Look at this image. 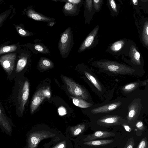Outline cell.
<instances>
[{
	"instance_id": "obj_1",
	"label": "cell",
	"mask_w": 148,
	"mask_h": 148,
	"mask_svg": "<svg viewBox=\"0 0 148 148\" xmlns=\"http://www.w3.org/2000/svg\"><path fill=\"white\" fill-rule=\"evenodd\" d=\"M93 64L99 68L116 74H132L134 70L117 62L106 60L96 61Z\"/></svg>"
},
{
	"instance_id": "obj_2",
	"label": "cell",
	"mask_w": 148,
	"mask_h": 148,
	"mask_svg": "<svg viewBox=\"0 0 148 148\" xmlns=\"http://www.w3.org/2000/svg\"><path fill=\"white\" fill-rule=\"evenodd\" d=\"M73 31L71 28H67L61 34L58 47L62 57L64 58L69 55L73 45Z\"/></svg>"
},
{
	"instance_id": "obj_3",
	"label": "cell",
	"mask_w": 148,
	"mask_h": 148,
	"mask_svg": "<svg viewBox=\"0 0 148 148\" xmlns=\"http://www.w3.org/2000/svg\"><path fill=\"white\" fill-rule=\"evenodd\" d=\"M76 147L80 148H112L114 143V138L88 141L75 140Z\"/></svg>"
},
{
	"instance_id": "obj_4",
	"label": "cell",
	"mask_w": 148,
	"mask_h": 148,
	"mask_svg": "<svg viewBox=\"0 0 148 148\" xmlns=\"http://www.w3.org/2000/svg\"><path fill=\"white\" fill-rule=\"evenodd\" d=\"M63 79L71 94L83 99L87 100L88 99V96L87 92L80 85L67 77L63 76Z\"/></svg>"
},
{
	"instance_id": "obj_5",
	"label": "cell",
	"mask_w": 148,
	"mask_h": 148,
	"mask_svg": "<svg viewBox=\"0 0 148 148\" xmlns=\"http://www.w3.org/2000/svg\"><path fill=\"white\" fill-rule=\"evenodd\" d=\"M51 96L49 87H43L38 89L32 98L30 107L31 114H33L34 113L45 99H49Z\"/></svg>"
},
{
	"instance_id": "obj_6",
	"label": "cell",
	"mask_w": 148,
	"mask_h": 148,
	"mask_svg": "<svg viewBox=\"0 0 148 148\" xmlns=\"http://www.w3.org/2000/svg\"><path fill=\"white\" fill-rule=\"evenodd\" d=\"M99 26L97 25L90 32L84 40L77 51L80 53L85 50L91 49L98 43V32Z\"/></svg>"
},
{
	"instance_id": "obj_7",
	"label": "cell",
	"mask_w": 148,
	"mask_h": 148,
	"mask_svg": "<svg viewBox=\"0 0 148 148\" xmlns=\"http://www.w3.org/2000/svg\"><path fill=\"white\" fill-rule=\"evenodd\" d=\"M116 134L112 131L98 130L91 134H82L77 137L75 140L88 141L95 140L114 138Z\"/></svg>"
},
{
	"instance_id": "obj_8",
	"label": "cell",
	"mask_w": 148,
	"mask_h": 148,
	"mask_svg": "<svg viewBox=\"0 0 148 148\" xmlns=\"http://www.w3.org/2000/svg\"><path fill=\"white\" fill-rule=\"evenodd\" d=\"M54 134L42 130L33 132L29 136L27 140L28 148H36L38 144L42 140L53 137Z\"/></svg>"
},
{
	"instance_id": "obj_9",
	"label": "cell",
	"mask_w": 148,
	"mask_h": 148,
	"mask_svg": "<svg viewBox=\"0 0 148 148\" xmlns=\"http://www.w3.org/2000/svg\"><path fill=\"white\" fill-rule=\"evenodd\" d=\"M16 57L15 53H8L1 56L0 62L4 70L10 75L13 70Z\"/></svg>"
},
{
	"instance_id": "obj_10",
	"label": "cell",
	"mask_w": 148,
	"mask_h": 148,
	"mask_svg": "<svg viewBox=\"0 0 148 148\" xmlns=\"http://www.w3.org/2000/svg\"><path fill=\"white\" fill-rule=\"evenodd\" d=\"M120 117L111 116L99 119L97 121V124L101 127H108L120 124Z\"/></svg>"
},
{
	"instance_id": "obj_11",
	"label": "cell",
	"mask_w": 148,
	"mask_h": 148,
	"mask_svg": "<svg viewBox=\"0 0 148 148\" xmlns=\"http://www.w3.org/2000/svg\"><path fill=\"white\" fill-rule=\"evenodd\" d=\"M29 90V83L28 82L27 80L24 82L19 96L20 108L22 112L24 111L25 105L28 99Z\"/></svg>"
},
{
	"instance_id": "obj_12",
	"label": "cell",
	"mask_w": 148,
	"mask_h": 148,
	"mask_svg": "<svg viewBox=\"0 0 148 148\" xmlns=\"http://www.w3.org/2000/svg\"><path fill=\"white\" fill-rule=\"evenodd\" d=\"M84 16L85 24H89L92 20L95 11L93 6V0L85 1Z\"/></svg>"
},
{
	"instance_id": "obj_13",
	"label": "cell",
	"mask_w": 148,
	"mask_h": 148,
	"mask_svg": "<svg viewBox=\"0 0 148 148\" xmlns=\"http://www.w3.org/2000/svg\"><path fill=\"white\" fill-rule=\"evenodd\" d=\"M81 7L69 3H66L63 8V12L66 16H75L77 15Z\"/></svg>"
},
{
	"instance_id": "obj_14",
	"label": "cell",
	"mask_w": 148,
	"mask_h": 148,
	"mask_svg": "<svg viewBox=\"0 0 148 148\" xmlns=\"http://www.w3.org/2000/svg\"><path fill=\"white\" fill-rule=\"evenodd\" d=\"M121 103L118 101L109 103L92 109L91 112L93 114L105 113L114 110L119 106Z\"/></svg>"
},
{
	"instance_id": "obj_15",
	"label": "cell",
	"mask_w": 148,
	"mask_h": 148,
	"mask_svg": "<svg viewBox=\"0 0 148 148\" xmlns=\"http://www.w3.org/2000/svg\"><path fill=\"white\" fill-rule=\"evenodd\" d=\"M26 14L29 17L37 21L49 22H51L53 20V18L48 17L36 12L32 9L28 10Z\"/></svg>"
},
{
	"instance_id": "obj_16",
	"label": "cell",
	"mask_w": 148,
	"mask_h": 148,
	"mask_svg": "<svg viewBox=\"0 0 148 148\" xmlns=\"http://www.w3.org/2000/svg\"><path fill=\"white\" fill-rule=\"evenodd\" d=\"M86 126L85 124H79L70 128L71 136L72 138L79 136L80 135L82 134L86 130Z\"/></svg>"
},
{
	"instance_id": "obj_17",
	"label": "cell",
	"mask_w": 148,
	"mask_h": 148,
	"mask_svg": "<svg viewBox=\"0 0 148 148\" xmlns=\"http://www.w3.org/2000/svg\"><path fill=\"white\" fill-rule=\"evenodd\" d=\"M138 107V104L136 103H133L130 106L127 116V119L129 122L135 119L137 112Z\"/></svg>"
},
{
	"instance_id": "obj_18",
	"label": "cell",
	"mask_w": 148,
	"mask_h": 148,
	"mask_svg": "<svg viewBox=\"0 0 148 148\" xmlns=\"http://www.w3.org/2000/svg\"><path fill=\"white\" fill-rule=\"evenodd\" d=\"M38 66L42 69L47 70L53 67V63L49 59L45 58H41L39 62Z\"/></svg>"
},
{
	"instance_id": "obj_19",
	"label": "cell",
	"mask_w": 148,
	"mask_h": 148,
	"mask_svg": "<svg viewBox=\"0 0 148 148\" xmlns=\"http://www.w3.org/2000/svg\"><path fill=\"white\" fill-rule=\"evenodd\" d=\"M73 103L76 106L82 108H88L92 106V104L88 103L83 99L75 97L72 99Z\"/></svg>"
},
{
	"instance_id": "obj_20",
	"label": "cell",
	"mask_w": 148,
	"mask_h": 148,
	"mask_svg": "<svg viewBox=\"0 0 148 148\" xmlns=\"http://www.w3.org/2000/svg\"><path fill=\"white\" fill-rule=\"evenodd\" d=\"M84 73L87 78L93 84L98 90L101 91L102 90L101 86L96 79L87 72L85 71Z\"/></svg>"
},
{
	"instance_id": "obj_21",
	"label": "cell",
	"mask_w": 148,
	"mask_h": 148,
	"mask_svg": "<svg viewBox=\"0 0 148 148\" xmlns=\"http://www.w3.org/2000/svg\"><path fill=\"white\" fill-rule=\"evenodd\" d=\"M0 121L1 124L3 127L8 132H10L11 131V127L5 116L2 112L1 111V108L0 109Z\"/></svg>"
},
{
	"instance_id": "obj_22",
	"label": "cell",
	"mask_w": 148,
	"mask_h": 148,
	"mask_svg": "<svg viewBox=\"0 0 148 148\" xmlns=\"http://www.w3.org/2000/svg\"><path fill=\"white\" fill-rule=\"evenodd\" d=\"M27 60V57L23 56L18 60L16 70L17 72H20L23 69L26 64Z\"/></svg>"
},
{
	"instance_id": "obj_23",
	"label": "cell",
	"mask_w": 148,
	"mask_h": 148,
	"mask_svg": "<svg viewBox=\"0 0 148 148\" xmlns=\"http://www.w3.org/2000/svg\"><path fill=\"white\" fill-rule=\"evenodd\" d=\"M17 48V46L15 45L1 47L0 49V54L15 51Z\"/></svg>"
},
{
	"instance_id": "obj_24",
	"label": "cell",
	"mask_w": 148,
	"mask_h": 148,
	"mask_svg": "<svg viewBox=\"0 0 148 148\" xmlns=\"http://www.w3.org/2000/svg\"><path fill=\"white\" fill-rule=\"evenodd\" d=\"M107 3L111 14L117 13L118 12L116 4L114 1L109 0L107 1Z\"/></svg>"
},
{
	"instance_id": "obj_25",
	"label": "cell",
	"mask_w": 148,
	"mask_h": 148,
	"mask_svg": "<svg viewBox=\"0 0 148 148\" xmlns=\"http://www.w3.org/2000/svg\"><path fill=\"white\" fill-rule=\"evenodd\" d=\"M139 84L137 82H134L127 84L124 86L123 88V90L125 92H129L132 91L137 87Z\"/></svg>"
},
{
	"instance_id": "obj_26",
	"label": "cell",
	"mask_w": 148,
	"mask_h": 148,
	"mask_svg": "<svg viewBox=\"0 0 148 148\" xmlns=\"http://www.w3.org/2000/svg\"><path fill=\"white\" fill-rule=\"evenodd\" d=\"M103 0H93V6L95 12H98L101 10Z\"/></svg>"
},
{
	"instance_id": "obj_27",
	"label": "cell",
	"mask_w": 148,
	"mask_h": 148,
	"mask_svg": "<svg viewBox=\"0 0 148 148\" xmlns=\"http://www.w3.org/2000/svg\"><path fill=\"white\" fill-rule=\"evenodd\" d=\"M16 29L19 34L21 36H27L30 35L29 32L25 30L20 26H16Z\"/></svg>"
},
{
	"instance_id": "obj_28",
	"label": "cell",
	"mask_w": 148,
	"mask_h": 148,
	"mask_svg": "<svg viewBox=\"0 0 148 148\" xmlns=\"http://www.w3.org/2000/svg\"><path fill=\"white\" fill-rule=\"evenodd\" d=\"M34 47L36 50L42 53H47L49 52L48 48L41 45H34Z\"/></svg>"
},
{
	"instance_id": "obj_29",
	"label": "cell",
	"mask_w": 148,
	"mask_h": 148,
	"mask_svg": "<svg viewBox=\"0 0 148 148\" xmlns=\"http://www.w3.org/2000/svg\"><path fill=\"white\" fill-rule=\"evenodd\" d=\"M137 148H148V142L146 137L141 140Z\"/></svg>"
},
{
	"instance_id": "obj_30",
	"label": "cell",
	"mask_w": 148,
	"mask_h": 148,
	"mask_svg": "<svg viewBox=\"0 0 148 148\" xmlns=\"http://www.w3.org/2000/svg\"><path fill=\"white\" fill-rule=\"evenodd\" d=\"M66 3H69L82 6L84 3L83 0H63Z\"/></svg>"
},
{
	"instance_id": "obj_31",
	"label": "cell",
	"mask_w": 148,
	"mask_h": 148,
	"mask_svg": "<svg viewBox=\"0 0 148 148\" xmlns=\"http://www.w3.org/2000/svg\"><path fill=\"white\" fill-rule=\"evenodd\" d=\"M135 143L133 137L130 138L126 142L123 148H133Z\"/></svg>"
},
{
	"instance_id": "obj_32",
	"label": "cell",
	"mask_w": 148,
	"mask_h": 148,
	"mask_svg": "<svg viewBox=\"0 0 148 148\" xmlns=\"http://www.w3.org/2000/svg\"><path fill=\"white\" fill-rule=\"evenodd\" d=\"M136 127L139 130L143 131L145 129L143 122L141 121H138L136 124Z\"/></svg>"
},
{
	"instance_id": "obj_33",
	"label": "cell",
	"mask_w": 148,
	"mask_h": 148,
	"mask_svg": "<svg viewBox=\"0 0 148 148\" xmlns=\"http://www.w3.org/2000/svg\"><path fill=\"white\" fill-rule=\"evenodd\" d=\"M59 114L60 116H63L66 114V110L65 108L63 106L60 107L58 109Z\"/></svg>"
},
{
	"instance_id": "obj_34",
	"label": "cell",
	"mask_w": 148,
	"mask_h": 148,
	"mask_svg": "<svg viewBox=\"0 0 148 148\" xmlns=\"http://www.w3.org/2000/svg\"><path fill=\"white\" fill-rule=\"evenodd\" d=\"M134 59L136 61L137 63L138 64H140V54L139 52L137 51H136L134 54Z\"/></svg>"
},
{
	"instance_id": "obj_35",
	"label": "cell",
	"mask_w": 148,
	"mask_h": 148,
	"mask_svg": "<svg viewBox=\"0 0 148 148\" xmlns=\"http://www.w3.org/2000/svg\"><path fill=\"white\" fill-rule=\"evenodd\" d=\"M66 143L65 141L61 142L53 148H66Z\"/></svg>"
},
{
	"instance_id": "obj_36",
	"label": "cell",
	"mask_w": 148,
	"mask_h": 148,
	"mask_svg": "<svg viewBox=\"0 0 148 148\" xmlns=\"http://www.w3.org/2000/svg\"><path fill=\"white\" fill-rule=\"evenodd\" d=\"M122 125L127 131L130 132L131 131V129L128 125L125 124H123Z\"/></svg>"
},
{
	"instance_id": "obj_37",
	"label": "cell",
	"mask_w": 148,
	"mask_h": 148,
	"mask_svg": "<svg viewBox=\"0 0 148 148\" xmlns=\"http://www.w3.org/2000/svg\"><path fill=\"white\" fill-rule=\"evenodd\" d=\"M134 4L135 5H136L137 4L136 3H138V1L137 0H132Z\"/></svg>"
},
{
	"instance_id": "obj_38",
	"label": "cell",
	"mask_w": 148,
	"mask_h": 148,
	"mask_svg": "<svg viewBox=\"0 0 148 148\" xmlns=\"http://www.w3.org/2000/svg\"><path fill=\"white\" fill-rule=\"evenodd\" d=\"M146 33L147 35H148V26L146 27Z\"/></svg>"
},
{
	"instance_id": "obj_39",
	"label": "cell",
	"mask_w": 148,
	"mask_h": 148,
	"mask_svg": "<svg viewBox=\"0 0 148 148\" xmlns=\"http://www.w3.org/2000/svg\"><path fill=\"white\" fill-rule=\"evenodd\" d=\"M76 148H78V147H76Z\"/></svg>"
}]
</instances>
